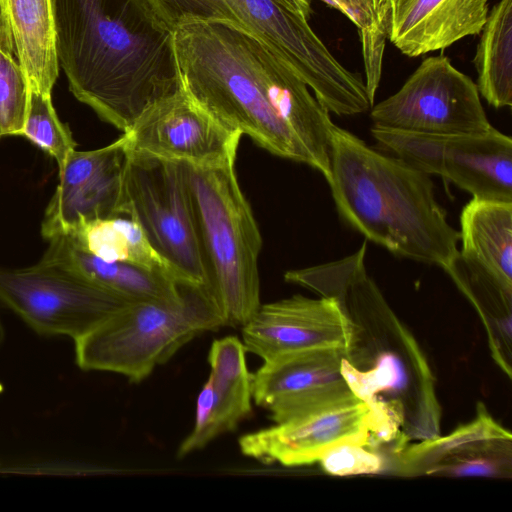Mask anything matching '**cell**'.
I'll use <instances>...</instances> for the list:
<instances>
[{
    "instance_id": "21",
    "label": "cell",
    "mask_w": 512,
    "mask_h": 512,
    "mask_svg": "<svg viewBox=\"0 0 512 512\" xmlns=\"http://www.w3.org/2000/svg\"><path fill=\"white\" fill-rule=\"evenodd\" d=\"M459 252L512 288V202L472 198L460 215Z\"/></svg>"
},
{
    "instance_id": "6",
    "label": "cell",
    "mask_w": 512,
    "mask_h": 512,
    "mask_svg": "<svg viewBox=\"0 0 512 512\" xmlns=\"http://www.w3.org/2000/svg\"><path fill=\"white\" fill-rule=\"evenodd\" d=\"M236 159L212 167L184 164L225 327H242L260 307L258 257L262 238L239 185Z\"/></svg>"
},
{
    "instance_id": "30",
    "label": "cell",
    "mask_w": 512,
    "mask_h": 512,
    "mask_svg": "<svg viewBox=\"0 0 512 512\" xmlns=\"http://www.w3.org/2000/svg\"><path fill=\"white\" fill-rule=\"evenodd\" d=\"M338 10L348 16L357 26L362 45V54L370 45V23L362 0H334Z\"/></svg>"
},
{
    "instance_id": "33",
    "label": "cell",
    "mask_w": 512,
    "mask_h": 512,
    "mask_svg": "<svg viewBox=\"0 0 512 512\" xmlns=\"http://www.w3.org/2000/svg\"><path fill=\"white\" fill-rule=\"evenodd\" d=\"M322 1L326 2V3H327V4H329L330 6L335 7L336 9H338V6H337V4L335 3V1H334V0H322Z\"/></svg>"
},
{
    "instance_id": "17",
    "label": "cell",
    "mask_w": 512,
    "mask_h": 512,
    "mask_svg": "<svg viewBox=\"0 0 512 512\" xmlns=\"http://www.w3.org/2000/svg\"><path fill=\"white\" fill-rule=\"evenodd\" d=\"M0 48L20 65L28 93L51 95L59 75L52 0H0Z\"/></svg>"
},
{
    "instance_id": "22",
    "label": "cell",
    "mask_w": 512,
    "mask_h": 512,
    "mask_svg": "<svg viewBox=\"0 0 512 512\" xmlns=\"http://www.w3.org/2000/svg\"><path fill=\"white\" fill-rule=\"evenodd\" d=\"M479 94L493 107L512 106V0H499L481 31L473 59Z\"/></svg>"
},
{
    "instance_id": "32",
    "label": "cell",
    "mask_w": 512,
    "mask_h": 512,
    "mask_svg": "<svg viewBox=\"0 0 512 512\" xmlns=\"http://www.w3.org/2000/svg\"><path fill=\"white\" fill-rule=\"evenodd\" d=\"M3 339H4V328H3L1 320H0V343L3 341Z\"/></svg>"
},
{
    "instance_id": "25",
    "label": "cell",
    "mask_w": 512,
    "mask_h": 512,
    "mask_svg": "<svg viewBox=\"0 0 512 512\" xmlns=\"http://www.w3.org/2000/svg\"><path fill=\"white\" fill-rule=\"evenodd\" d=\"M511 440L473 443L438 462L427 474L445 476L504 477L511 472Z\"/></svg>"
},
{
    "instance_id": "31",
    "label": "cell",
    "mask_w": 512,
    "mask_h": 512,
    "mask_svg": "<svg viewBox=\"0 0 512 512\" xmlns=\"http://www.w3.org/2000/svg\"><path fill=\"white\" fill-rule=\"evenodd\" d=\"M294 14L309 20L312 14V6L310 0H273Z\"/></svg>"
},
{
    "instance_id": "18",
    "label": "cell",
    "mask_w": 512,
    "mask_h": 512,
    "mask_svg": "<svg viewBox=\"0 0 512 512\" xmlns=\"http://www.w3.org/2000/svg\"><path fill=\"white\" fill-rule=\"evenodd\" d=\"M43 258L63 265L129 302H172L184 284L163 274L122 262L104 261L78 248L68 236L48 240Z\"/></svg>"
},
{
    "instance_id": "14",
    "label": "cell",
    "mask_w": 512,
    "mask_h": 512,
    "mask_svg": "<svg viewBox=\"0 0 512 512\" xmlns=\"http://www.w3.org/2000/svg\"><path fill=\"white\" fill-rule=\"evenodd\" d=\"M345 358L336 349H315L263 361L252 374L253 402L283 423L358 398L343 371Z\"/></svg>"
},
{
    "instance_id": "9",
    "label": "cell",
    "mask_w": 512,
    "mask_h": 512,
    "mask_svg": "<svg viewBox=\"0 0 512 512\" xmlns=\"http://www.w3.org/2000/svg\"><path fill=\"white\" fill-rule=\"evenodd\" d=\"M394 156L436 174L474 199L512 202V139L494 127L482 134H419L371 128Z\"/></svg>"
},
{
    "instance_id": "1",
    "label": "cell",
    "mask_w": 512,
    "mask_h": 512,
    "mask_svg": "<svg viewBox=\"0 0 512 512\" xmlns=\"http://www.w3.org/2000/svg\"><path fill=\"white\" fill-rule=\"evenodd\" d=\"M172 42L180 83L219 122L329 179L334 123L285 58L229 20L183 21Z\"/></svg>"
},
{
    "instance_id": "15",
    "label": "cell",
    "mask_w": 512,
    "mask_h": 512,
    "mask_svg": "<svg viewBox=\"0 0 512 512\" xmlns=\"http://www.w3.org/2000/svg\"><path fill=\"white\" fill-rule=\"evenodd\" d=\"M122 135L102 148L75 150L59 174V183L41 222L47 241L69 235L82 222L119 215L126 162Z\"/></svg>"
},
{
    "instance_id": "26",
    "label": "cell",
    "mask_w": 512,
    "mask_h": 512,
    "mask_svg": "<svg viewBox=\"0 0 512 512\" xmlns=\"http://www.w3.org/2000/svg\"><path fill=\"white\" fill-rule=\"evenodd\" d=\"M28 104V87L18 62L0 48V139L21 136Z\"/></svg>"
},
{
    "instance_id": "8",
    "label": "cell",
    "mask_w": 512,
    "mask_h": 512,
    "mask_svg": "<svg viewBox=\"0 0 512 512\" xmlns=\"http://www.w3.org/2000/svg\"><path fill=\"white\" fill-rule=\"evenodd\" d=\"M0 301L39 335L74 342L132 303L43 257L28 267L0 268Z\"/></svg>"
},
{
    "instance_id": "4",
    "label": "cell",
    "mask_w": 512,
    "mask_h": 512,
    "mask_svg": "<svg viewBox=\"0 0 512 512\" xmlns=\"http://www.w3.org/2000/svg\"><path fill=\"white\" fill-rule=\"evenodd\" d=\"M169 30L188 20H229L285 58L319 103L338 116L372 107L359 73L346 69L316 35L308 20L273 0H144Z\"/></svg>"
},
{
    "instance_id": "23",
    "label": "cell",
    "mask_w": 512,
    "mask_h": 512,
    "mask_svg": "<svg viewBox=\"0 0 512 512\" xmlns=\"http://www.w3.org/2000/svg\"><path fill=\"white\" fill-rule=\"evenodd\" d=\"M512 439L511 433L499 425L479 404L476 418L459 426L451 434L433 436L401 452L400 471L405 474L426 473L447 456L480 441Z\"/></svg>"
},
{
    "instance_id": "29",
    "label": "cell",
    "mask_w": 512,
    "mask_h": 512,
    "mask_svg": "<svg viewBox=\"0 0 512 512\" xmlns=\"http://www.w3.org/2000/svg\"><path fill=\"white\" fill-rule=\"evenodd\" d=\"M213 406V386L210 376L202 386L197 400L195 422L191 432L184 438L177 450V457L183 458L188 454L206 447L204 437L210 421Z\"/></svg>"
},
{
    "instance_id": "2",
    "label": "cell",
    "mask_w": 512,
    "mask_h": 512,
    "mask_svg": "<svg viewBox=\"0 0 512 512\" xmlns=\"http://www.w3.org/2000/svg\"><path fill=\"white\" fill-rule=\"evenodd\" d=\"M69 90L123 133L179 87L172 31L144 0H52Z\"/></svg>"
},
{
    "instance_id": "5",
    "label": "cell",
    "mask_w": 512,
    "mask_h": 512,
    "mask_svg": "<svg viewBox=\"0 0 512 512\" xmlns=\"http://www.w3.org/2000/svg\"><path fill=\"white\" fill-rule=\"evenodd\" d=\"M225 327L213 292L184 284L172 302H132L75 341V361L84 371L112 372L131 383L148 378L199 335Z\"/></svg>"
},
{
    "instance_id": "12",
    "label": "cell",
    "mask_w": 512,
    "mask_h": 512,
    "mask_svg": "<svg viewBox=\"0 0 512 512\" xmlns=\"http://www.w3.org/2000/svg\"><path fill=\"white\" fill-rule=\"evenodd\" d=\"M122 135L127 156L195 167L236 159L242 136L219 122L180 81L176 91L148 106Z\"/></svg>"
},
{
    "instance_id": "3",
    "label": "cell",
    "mask_w": 512,
    "mask_h": 512,
    "mask_svg": "<svg viewBox=\"0 0 512 512\" xmlns=\"http://www.w3.org/2000/svg\"><path fill=\"white\" fill-rule=\"evenodd\" d=\"M327 182L340 217L392 254L441 268L458 254L459 231L428 174L335 124Z\"/></svg>"
},
{
    "instance_id": "19",
    "label": "cell",
    "mask_w": 512,
    "mask_h": 512,
    "mask_svg": "<svg viewBox=\"0 0 512 512\" xmlns=\"http://www.w3.org/2000/svg\"><path fill=\"white\" fill-rule=\"evenodd\" d=\"M247 350L238 337L215 339L208 363L213 386V406L204 441L207 446L218 436L233 432L252 413V373L246 361Z\"/></svg>"
},
{
    "instance_id": "10",
    "label": "cell",
    "mask_w": 512,
    "mask_h": 512,
    "mask_svg": "<svg viewBox=\"0 0 512 512\" xmlns=\"http://www.w3.org/2000/svg\"><path fill=\"white\" fill-rule=\"evenodd\" d=\"M373 127L419 134H482L490 124L476 83L443 55L425 58L370 111Z\"/></svg>"
},
{
    "instance_id": "11",
    "label": "cell",
    "mask_w": 512,
    "mask_h": 512,
    "mask_svg": "<svg viewBox=\"0 0 512 512\" xmlns=\"http://www.w3.org/2000/svg\"><path fill=\"white\" fill-rule=\"evenodd\" d=\"M393 425L385 402L355 398L245 434L238 444L243 455L263 464L297 467L319 462L328 450L345 442L378 449Z\"/></svg>"
},
{
    "instance_id": "7",
    "label": "cell",
    "mask_w": 512,
    "mask_h": 512,
    "mask_svg": "<svg viewBox=\"0 0 512 512\" xmlns=\"http://www.w3.org/2000/svg\"><path fill=\"white\" fill-rule=\"evenodd\" d=\"M119 215L140 224L185 282L213 292L183 163L127 156Z\"/></svg>"
},
{
    "instance_id": "20",
    "label": "cell",
    "mask_w": 512,
    "mask_h": 512,
    "mask_svg": "<svg viewBox=\"0 0 512 512\" xmlns=\"http://www.w3.org/2000/svg\"><path fill=\"white\" fill-rule=\"evenodd\" d=\"M65 236L81 250L104 261L131 264L187 283L151 245L140 224L129 216L82 222Z\"/></svg>"
},
{
    "instance_id": "27",
    "label": "cell",
    "mask_w": 512,
    "mask_h": 512,
    "mask_svg": "<svg viewBox=\"0 0 512 512\" xmlns=\"http://www.w3.org/2000/svg\"><path fill=\"white\" fill-rule=\"evenodd\" d=\"M370 23V45L363 55L366 90L374 104L381 72L387 30L391 19L407 0H362Z\"/></svg>"
},
{
    "instance_id": "24",
    "label": "cell",
    "mask_w": 512,
    "mask_h": 512,
    "mask_svg": "<svg viewBox=\"0 0 512 512\" xmlns=\"http://www.w3.org/2000/svg\"><path fill=\"white\" fill-rule=\"evenodd\" d=\"M21 136L52 157L59 172L76 150L72 133L69 127L60 121L51 95L28 93L27 112Z\"/></svg>"
},
{
    "instance_id": "13",
    "label": "cell",
    "mask_w": 512,
    "mask_h": 512,
    "mask_svg": "<svg viewBox=\"0 0 512 512\" xmlns=\"http://www.w3.org/2000/svg\"><path fill=\"white\" fill-rule=\"evenodd\" d=\"M247 350L267 361L315 349H336L349 357L358 340V327L334 297L294 295L261 304L241 327Z\"/></svg>"
},
{
    "instance_id": "28",
    "label": "cell",
    "mask_w": 512,
    "mask_h": 512,
    "mask_svg": "<svg viewBox=\"0 0 512 512\" xmlns=\"http://www.w3.org/2000/svg\"><path fill=\"white\" fill-rule=\"evenodd\" d=\"M319 462L326 473L336 476L375 474L386 466L385 458L377 448L357 441L333 447Z\"/></svg>"
},
{
    "instance_id": "16",
    "label": "cell",
    "mask_w": 512,
    "mask_h": 512,
    "mask_svg": "<svg viewBox=\"0 0 512 512\" xmlns=\"http://www.w3.org/2000/svg\"><path fill=\"white\" fill-rule=\"evenodd\" d=\"M488 14V0H407L387 38L404 55L418 57L480 34Z\"/></svg>"
}]
</instances>
